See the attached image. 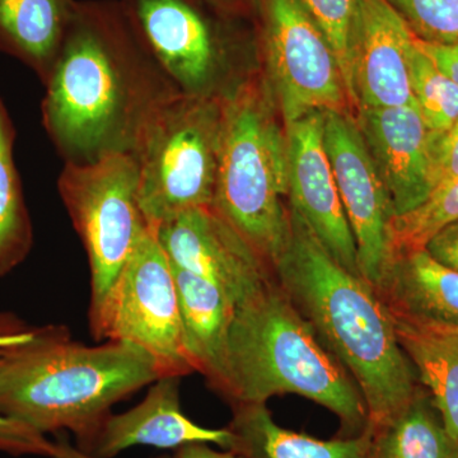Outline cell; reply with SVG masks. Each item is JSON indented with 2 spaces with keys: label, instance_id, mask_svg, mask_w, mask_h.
<instances>
[{
  "label": "cell",
  "instance_id": "6da1fadb",
  "mask_svg": "<svg viewBox=\"0 0 458 458\" xmlns=\"http://www.w3.org/2000/svg\"><path fill=\"white\" fill-rule=\"evenodd\" d=\"M44 86L42 126L64 164L134 156L157 114L182 95L122 0H77Z\"/></svg>",
  "mask_w": 458,
  "mask_h": 458
},
{
  "label": "cell",
  "instance_id": "7a4b0ae2",
  "mask_svg": "<svg viewBox=\"0 0 458 458\" xmlns=\"http://www.w3.org/2000/svg\"><path fill=\"white\" fill-rule=\"evenodd\" d=\"M273 271L322 345L354 379L370 429L396 417L420 385L375 288L340 265L292 208L291 233Z\"/></svg>",
  "mask_w": 458,
  "mask_h": 458
},
{
  "label": "cell",
  "instance_id": "3957f363",
  "mask_svg": "<svg viewBox=\"0 0 458 458\" xmlns=\"http://www.w3.org/2000/svg\"><path fill=\"white\" fill-rule=\"evenodd\" d=\"M150 355L125 342L87 345L65 327H32L0 349V414L44 434L86 441L120 401L161 378Z\"/></svg>",
  "mask_w": 458,
  "mask_h": 458
},
{
  "label": "cell",
  "instance_id": "277c9868",
  "mask_svg": "<svg viewBox=\"0 0 458 458\" xmlns=\"http://www.w3.org/2000/svg\"><path fill=\"white\" fill-rule=\"evenodd\" d=\"M300 394L335 414L337 437L360 436L369 410L354 379L322 345L274 276L237 304L228 348L231 406L267 403L279 394Z\"/></svg>",
  "mask_w": 458,
  "mask_h": 458
},
{
  "label": "cell",
  "instance_id": "5b68a950",
  "mask_svg": "<svg viewBox=\"0 0 458 458\" xmlns=\"http://www.w3.org/2000/svg\"><path fill=\"white\" fill-rule=\"evenodd\" d=\"M213 209L273 269L291 233L288 140L260 74L222 99Z\"/></svg>",
  "mask_w": 458,
  "mask_h": 458
},
{
  "label": "cell",
  "instance_id": "8992f818",
  "mask_svg": "<svg viewBox=\"0 0 458 458\" xmlns=\"http://www.w3.org/2000/svg\"><path fill=\"white\" fill-rule=\"evenodd\" d=\"M221 122L222 101L180 95L148 126L134 157L140 208L150 228L212 207Z\"/></svg>",
  "mask_w": 458,
  "mask_h": 458
},
{
  "label": "cell",
  "instance_id": "52a82bcc",
  "mask_svg": "<svg viewBox=\"0 0 458 458\" xmlns=\"http://www.w3.org/2000/svg\"><path fill=\"white\" fill-rule=\"evenodd\" d=\"M57 191L89 259L90 324L150 229L140 203L137 159L120 153L90 164H64Z\"/></svg>",
  "mask_w": 458,
  "mask_h": 458
},
{
  "label": "cell",
  "instance_id": "ba28073f",
  "mask_svg": "<svg viewBox=\"0 0 458 458\" xmlns=\"http://www.w3.org/2000/svg\"><path fill=\"white\" fill-rule=\"evenodd\" d=\"M255 2L261 77L283 123L316 111L354 114L335 51L301 0Z\"/></svg>",
  "mask_w": 458,
  "mask_h": 458
},
{
  "label": "cell",
  "instance_id": "9c48e42d",
  "mask_svg": "<svg viewBox=\"0 0 458 458\" xmlns=\"http://www.w3.org/2000/svg\"><path fill=\"white\" fill-rule=\"evenodd\" d=\"M89 325L96 342H125L146 352L162 377L194 373L183 343L174 267L155 229L141 238L98 318Z\"/></svg>",
  "mask_w": 458,
  "mask_h": 458
},
{
  "label": "cell",
  "instance_id": "30bf717a",
  "mask_svg": "<svg viewBox=\"0 0 458 458\" xmlns=\"http://www.w3.org/2000/svg\"><path fill=\"white\" fill-rule=\"evenodd\" d=\"M141 38L182 95L222 101L254 75L237 69L236 42L208 0H122Z\"/></svg>",
  "mask_w": 458,
  "mask_h": 458
},
{
  "label": "cell",
  "instance_id": "8fae6325",
  "mask_svg": "<svg viewBox=\"0 0 458 458\" xmlns=\"http://www.w3.org/2000/svg\"><path fill=\"white\" fill-rule=\"evenodd\" d=\"M324 141L344 212L351 225L360 276L375 286L391 259L393 200L352 113H324Z\"/></svg>",
  "mask_w": 458,
  "mask_h": 458
},
{
  "label": "cell",
  "instance_id": "7c38bea8",
  "mask_svg": "<svg viewBox=\"0 0 458 458\" xmlns=\"http://www.w3.org/2000/svg\"><path fill=\"white\" fill-rule=\"evenodd\" d=\"M153 229L172 267L213 283L236 304L274 278L269 265L213 207L189 210Z\"/></svg>",
  "mask_w": 458,
  "mask_h": 458
},
{
  "label": "cell",
  "instance_id": "4fadbf2b",
  "mask_svg": "<svg viewBox=\"0 0 458 458\" xmlns=\"http://www.w3.org/2000/svg\"><path fill=\"white\" fill-rule=\"evenodd\" d=\"M284 126L289 152V207L302 216L340 265L360 276L354 237L325 148L324 113L316 111Z\"/></svg>",
  "mask_w": 458,
  "mask_h": 458
},
{
  "label": "cell",
  "instance_id": "5bb4252c",
  "mask_svg": "<svg viewBox=\"0 0 458 458\" xmlns=\"http://www.w3.org/2000/svg\"><path fill=\"white\" fill-rule=\"evenodd\" d=\"M417 38L387 0H361L352 53L355 113L414 105L410 63Z\"/></svg>",
  "mask_w": 458,
  "mask_h": 458
},
{
  "label": "cell",
  "instance_id": "9a60e30c",
  "mask_svg": "<svg viewBox=\"0 0 458 458\" xmlns=\"http://www.w3.org/2000/svg\"><path fill=\"white\" fill-rule=\"evenodd\" d=\"M355 122L393 200L394 216L410 212L436 189L432 131L417 106L360 108Z\"/></svg>",
  "mask_w": 458,
  "mask_h": 458
},
{
  "label": "cell",
  "instance_id": "2e32d148",
  "mask_svg": "<svg viewBox=\"0 0 458 458\" xmlns=\"http://www.w3.org/2000/svg\"><path fill=\"white\" fill-rule=\"evenodd\" d=\"M180 382L176 376L157 379L141 403L122 414L111 412L86 441L75 445L98 458L116 457L135 445L176 451L203 443L231 451L234 438L228 427H201L182 411Z\"/></svg>",
  "mask_w": 458,
  "mask_h": 458
},
{
  "label": "cell",
  "instance_id": "e0dca14e",
  "mask_svg": "<svg viewBox=\"0 0 458 458\" xmlns=\"http://www.w3.org/2000/svg\"><path fill=\"white\" fill-rule=\"evenodd\" d=\"M373 288L393 318L458 328V271L437 261L426 249L391 256Z\"/></svg>",
  "mask_w": 458,
  "mask_h": 458
},
{
  "label": "cell",
  "instance_id": "ac0fdd59",
  "mask_svg": "<svg viewBox=\"0 0 458 458\" xmlns=\"http://www.w3.org/2000/svg\"><path fill=\"white\" fill-rule=\"evenodd\" d=\"M183 343L194 372L222 399L228 391V348L237 304L213 283L174 267Z\"/></svg>",
  "mask_w": 458,
  "mask_h": 458
},
{
  "label": "cell",
  "instance_id": "d6986e66",
  "mask_svg": "<svg viewBox=\"0 0 458 458\" xmlns=\"http://www.w3.org/2000/svg\"><path fill=\"white\" fill-rule=\"evenodd\" d=\"M232 450L242 458H367L372 429L352 438L318 439L280 427L267 403L232 406Z\"/></svg>",
  "mask_w": 458,
  "mask_h": 458
},
{
  "label": "cell",
  "instance_id": "ffe728a7",
  "mask_svg": "<svg viewBox=\"0 0 458 458\" xmlns=\"http://www.w3.org/2000/svg\"><path fill=\"white\" fill-rule=\"evenodd\" d=\"M75 7L77 0H0V53L25 64L44 84Z\"/></svg>",
  "mask_w": 458,
  "mask_h": 458
},
{
  "label": "cell",
  "instance_id": "44dd1931",
  "mask_svg": "<svg viewBox=\"0 0 458 458\" xmlns=\"http://www.w3.org/2000/svg\"><path fill=\"white\" fill-rule=\"evenodd\" d=\"M393 321L419 385L430 394L445 429L458 442V328Z\"/></svg>",
  "mask_w": 458,
  "mask_h": 458
},
{
  "label": "cell",
  "instance_id": "7402d4cb",
  "mask_svg": "<svg viewBox=\"0 0 458 458\" xmlns=\"http://www.w3.org/2000/svg\"><path fill=\"white\" fill-rule=\"evenodd\" d=\"M367 458H458L432 397L423 386L396 417L372 430Z\"/></svg>",
  "mask_w": 458,
  "mask_h": 458
},
{
  "label": "cell",
  "instance_id": "603a6c76",
  "mask_svg": "<svg viewBox=\"0 0 458 458\" xmlns=\"http://www.w3.org/2000/svg\"><path fill=\"white\" fill-rule=\"evenodd\" d=\"M17 131L0 96V278L20 267L33 246L31 216L14 159Z\"/></svg>",
  "mask_w": 458,
  "mask_h": 458
},
{
  "label": "cell",
  "instance_id": "cb8c5ba5",
  "mask_svg": "<svg viewBox=\"0 0 458 458\" xmlns=\"http://www.w3.org/2000/svg\"><path fill=\"white\" fill-rule=\"evenodd\" d=\"M458 222V180L445 181L414 209L394 216L388 229L391 256L426 249L439 231Z\"/></svg>",
  "mask_w": 458,
  "mask_h": 458
},
{
  "label": "cell",
  "instance_id": "d4e9b609",
  "mask_svg": "<svg viewBox=\"0 0 458 458\" xmlns=\"http://www.w3.org/2000/svg\"><path fill=\"white\" fill-rule=\"evenodd\" d=\"M412 98L419 113L433 132L448 131L458 122V84L415 45L410 63Z\"/></svg>",
  "mask_w": 458,
  "mask_h": 458
},
{
  "label": "cell",
  "instance_id": "484cf974",
  "mask_svg": "<svg viewBox=\"0 0 458 458\" xmlns=\"http://www.w3.org/2000/svg\"><path fill=\"white\" fill-rule=\"evenodd\" d=\"M327 35L342 68L352 110V53L361 0H301ZM355 114V111H354Z\"/></svg>",
  "mask_w": 458,
  "mask_h": 458
},
{
  "label": "cell",
  "instance_id": "4316f807",
  "mask_svg": "<svg viewBox=\"0 0 458 458\" xmlns=\"http://www.w3.org/2000/svg\"><path fill=\"white\" fill-rule=\"evenodd\" d=\"M419 40L458 45V0H387Z\"/></svg>",
  "mask_w": 458,
  "mask_h": 458
},
{
  "label": "cell",
  "instance_id": "83f0119b",
  "mask_svg": "<svg viewBox=\"0 0 458 458\" xmlns=\"http://www.w3.org/2000/svg\"><path fill=\"white\" fill-rule=\"evenodd\" d=\"M55 451V442L44 434L13 419L0 414V452L13 456H42L50 458Z\"/></svg>",
  "mask_w": 458,
  "mask_h": 458
},
{
  "label": "cell",
  "instance_id": "f1b7e54d",
  "mask_svg": "<svg viewBox=\"0 0 458 458\" xmlns=\"http://www.w3.org/2000/svg\"><path fill=\"white\" fill-rule=\"evenodd\" d=\"M432 171L436 188L458 180V122L448 131H432Z\"/></svg>",
  "mask_w": 458,
  "mask_h": 458
},
{
  "label": "cell",
  "instance_id": "f546056e",
  "mask_svg": "<svg viewBox=\"0 0 458 458\" xmlns=\"http://www.w3.org/2000/svg\"><path fill=\"white\" fill-rule=\"evenodd\" d=\"M426 250L437 261L458 271V222L439 231L427 243Z\"/></svg>",
  "mask_w": 458,
  "mask_h": 458
},
{
  "label": "cell",
  "instance_id": "4dcf8cb0",
  "mask_svg": "<svg viewBox=\"0 0 458 458\" xmlns=\"http://www.w3.org/2000/svg\"><path fill=\"white\" fill-rule=\"evenodd\" d=\"M419 47L439 69L458 84V45L429 44L419 40Z\"/></svg>",
  "mask_w": 458,
  "mask_h": 458
},
{
  "label": "cell",
  "instance_id": "1f68e13d",
  "mask_svg": "<svg viewBox=\"0 0 458 458\" xmlns=\"http://www.w3.org/2000/svg\"><path fill=\"white\" fill-rule=\"evenodd\" d=\"M31 330V327L21 321L16 316L0 313V349L26 339Z\"/></svg>",
  "mask_w": 458,
  "mask_h": 458
},
{
  "label": "cell",
  "instance_id": "d6a6232c",
  "mask_svg": "<svg viewBox=\"0 0 458 458\" xmlns=\"http://www.w3.org/2000/svg\"><path fill=\"white\" fill-rule=\"evenodd\" d=\"M172 458H242L236 452L229 450H214L210 445H203V443H197V445H183L174 452Z\"/></svg>",
  "mask_w": 458,
  "mask_h": 458
},
{
  "label": "cell",
  "instance_id": "836d02e7",
  "mask_svg": "<svg viewBox=\"0 0 458 458\" xmlns=\"http://www.w3.org/2000/svg\"><path fill=\"white\" fill-rule=\"evenodd\" d=\"M50 458H98L90 456L86 452L81 451L77 445H72L65 436H57L55 441V451ZM150 458H172L171 454H161V456Z\"/></svg>",
  "mask_w": 458,
  "mask_h": 458
},
{
  "label": "cell",
  "instance_id": "e575fe53",
  "mask_svg": "<svg viewBox=\"0 0 458 458\" xmlns=\"http://www.w3.org/2000/svg\"><path fill=\"white\" fill-rule=\"evenodd\" d=\"M214 7L221 9L225 13L237 14L247 13L252 7V0H208Z\"/></svg>",
  "mask_w": 458,
  "mask_h": 458
}]
</instances>
